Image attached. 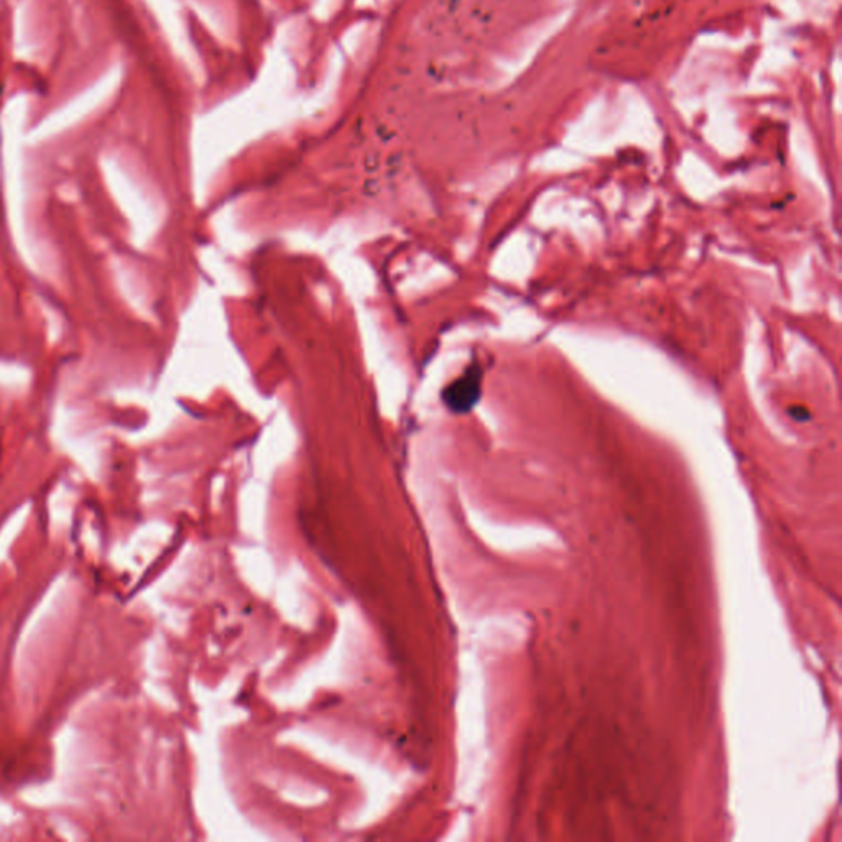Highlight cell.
<instances>
[{"label":"cell","mask_w":842,"mask_h":842,"mask_svg":"<svg viewBox=\"0 0 842 842\" xmlns=\"http://www.w3.org/2000/svg\"><path fill=\"white\" fill-rule=\"evenodd\" d=\"M481 388V372L477 368H471L463 377L457 378L453 387L446 392V403H449L453 410L465 412L473 407L479 397Z\"/></svg>","instance_id":"obj_1"}]
</instances>
